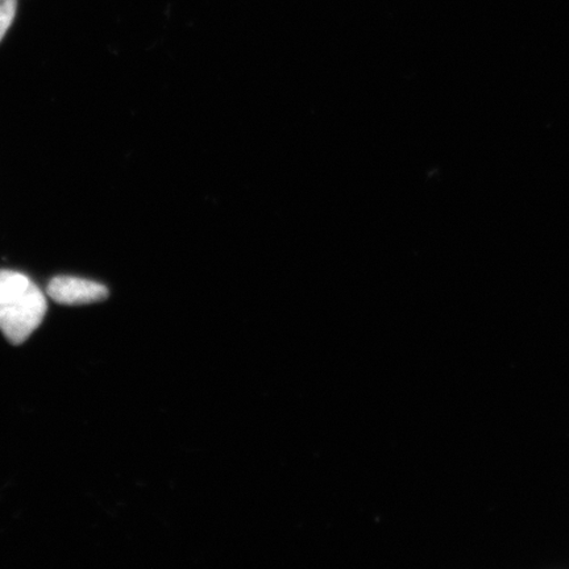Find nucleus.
I'll return each instance as SVG.
<instances>
[{
  "instance_id": "obj_1",
  "label": "nucleus",
  "mask_w": 569,
  "mask_h": 569,
  "mask_svg": "<svg viewBox=\"0 0 569 569\" xmlns=\"http://www.w3.org/2000/svg\"><path fill=\"white\" fill-rule=\"evenodd\" d=\"M47 310L46 296L31 282L20 293L0 303V331L11 345H23L38 330Z\"/></svg>"
},
{
  "instance_id": "obj_2",
  "label": "nucleus",
  "mask_w": 569,
  "mask_h": 569,
  "mask_svg": "<svg viewBox=\"0 0 569 569\" xmlns=\"http://www.w3.org/2000/svg\"><path fill=\"white\" fill-rule=\"evenodd\" d=\"M47 293L57 303L76 306L104 301L109 289L96 281L60 276L48 283Z\"/></svg>"
},
{
  "instance_id": "obj_3",
  "label": "nucleus",
  "mask_w": 569,
  "mask_h": 569,
  "mask_svg": "<svg viewBox=\"0 0 569 569\" xmlns=\"http://www.w3.org/2000/svg\"><path fill=\"white\" fill-rule=\"evenodd\" d=\"M31 282L23 273L12 272V270H0V303L20 293Z\"/></svg>"
},
{
  "instance_id": "obj_4",
  "label": "nucleus",
  "mask_w": 569,
  "mask_h": 569,
  "mask_svg": "<svg viewBox=\"0 0 569 569\" xmlns=\"http://www.w3.org/2000/svg\"><path fill=\"white\" fill-rule=\"evenodd\" d=\"M18 0H0V42L17 17Z\"/></svg>"
}]
</instances>
